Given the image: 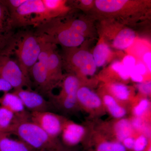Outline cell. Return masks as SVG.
<instances>
[{"mask_svg": "<svg viewBox=\"0 0 151 151\" xmlns=\"http://www.w3.org/2000/svg\"><path fill=\"white\" fill-rule=\"evenodd\" d=\"M151 1L94 0L92 12L102 20L126 25L134 24L150 12Z\"/></svg>", "mask_w": 151, "mask_h": 151, "instance_id": "6da1fadb", "label": "cell"}, {"mask_svg": "<svg viewBox=\"0 0 151 151\" xmlns=\"http://www.w3.org/2000/svg\"><path fill=\"white\" fill-rule=\"evenodd\" d=\"M42 42V40L35 32L20 31L15 33L8 46L1 52H6L11 56L14 55L23 73L31 81L30 70L37 61Z\"/></svg>", "mask_w": 151, "mask_h": 151, "instance_id": "7a4b0ae2", "label": "cell"}, {"mask_svg": "<svg viewBox=\"0 0 151 151\" xmlns=\"http://www.w3.org/2000/svg\"><path fill=\"white\" fill-rule=\"evenodd\" d=\"M35 32L45 42L64 48L81 46L86 39L72 27L67 15L48 20L37 27Z\"/></svg>", "mask_w": 151, "mask_h": 151, "instance_id": "3957f363", "label": "cell"}, {"mask_svg": "<svg viewBox=\"0 0 151 151\" xmlns=\"http://www.w3.org/2000/svg\"><path fill=\"white\" fill-rule=\"evenodd\" d=\"M17 136L21 140L37 151H47L60 143L58 139L51 137L41 127L29 119L16 118L9 135Z\"/></svg>", "mask_w": 151, "mask_h": 151, "instance_id": "277c9868", "label": "cell"}, {"mask_svg": "<svg viewBox=\"0 0 151 151\" xmlns=\"http://www.w3.org/2000/svg\"><path fill=\"white\" fill-rule=\"evenodd\" d=\"M81 45L78 47L64 48L61 55L63 68L69 73L76 76L82 84L85 78L94 76L97 68L92 52Z\"/></svg>", "mask_w": 151, "mask_h": 151, "instance_id": "5b68a950", "label": "cell"}, {"mask_svg": "<svg viewBox=\"0 0 151 151\" xmlns=\"http://www.w3.org/2000/svg\"><path fill=\"white\" fill-rule=\"evenodd\" d=\"M11 17L15 29L27 26L36 28L49 20L42 0H26Z\"/></svg>", "mask_w": 151, "mask_h": 151, "instance_id": "8992f818", "label": "cell"}, {"mask_svg": "<svg viewBox=\"0 0 151 151\" xmlns=\"http://www.w3.org/2000/svg\"><path fill=\"white\" fill-rule=\"evenodd\" d=\"M102 23L100 37L111 47L124 50L133 44L137 37L134 30L114 21L102 20Z\"/></svg>", "mask_w": 151, "mask_h": 151, "instance_id": "52a82bcc", "label": "cell"}, {"mask_svg": "<svg viewBox=\"0 0 151 151\" xmlns=\"http://www.w3.org/2000/svg\"><path fill=\"white\" fill-rule=\"evenodd\" d=\"M0 78L15 89L27 87L30 89L31 81L25 76L17 63L9 54L0 52Z\"/></svg>", "mask_w": 151, "mask_h": 151, "instance_id": "ba28073f", "label": "cell"}, {"mask_svg": "<svg viewBox=\"0 0 151 151\" xmlns=\"http://www.w3.org/2000/svg\"><path fill=\"white\" fill-rule=\"evenodd\" d=\"M42 41V47L37 61L30 70L29 78L31 76L34 83L40 90L50 97L54 89L49 76L47 61L51 43Z\"/></svg>", "mask_w": 151, "mask_h": 151, "instance_id": "9c48e42d", "label": "cell"}, {"mask_svg": "<svg viewBox=\"0 0 151 151\" xmlns=\"http://www.w3.org/2000/svg\"><path fill=\"white\" fill-rule=\"evenodd\" d=\"M30 120L41 127L50 137L58 139L67 119L48 111L32 112Z\"/></svg>", "mask_w": 151, "mask_h": 151, "instance_id": "30bf717a", "label": "cell"}, {"mask_svg": "<svg viewBox=\"0 0 151 151\" xmlns=\"http://www.w3.org/2000/svg\"><path fill=\"white\" fill-rule=\"evenodd\" d=\"M78 107L93 115H101L105 111L102 99L99 94L89 86L81 84L76 93Z\"/></svg>", "mask_w": 151, "mask_h": 151, "instance_id": "8fae6325", "label": "cell"}, {"mask_svg": "<svg viewBox=\"0 0 151 151\" xmlns=\"http://www.w3.org/2000/svg\"><path fill=\"white\" fill-rule=\"evenodd\" d=\"M14 93L20 98L25 108L32 112L48 111L50 104L41 95L30 89L14 90Z\"/></svg>", "mask_w": 151, "mask_h": 151, "instance_id": "7c38bea8", "label": "cell"}, {"mask_svg": "<svg viewBox=\"0 0 151 151\" xmlns=\"http://www.w3.org/2000/svg\"><path fill=\"white\" fill-rule=\"evenodd\" d=\"M15 29L10 13L3 0H0V52L8 46L16 32Z\"/></svg>", "mask_w": 151, "mask_h": 151, "instance_id": "4fadbf2b", "label": "cell"}, {"mask_svg": "<svg viewBox=\"0 0 151 151\" xmlns=\"http://www.w3.org/2000/svg\"><path fill=\"white\" fill-rule=\"evenodd\" d=\"M49 76L53 89L59 86L63 78L61 55L57 50L56 45L51 43L47 61Z\"/></svg>", "mask_w": 151, "mask_h": 151, "instance_id": "5bb4252c", "label": "cell"}, {"mask_svg": "<svg viewBox=\"0 0 151 151\" xmlns=\"http://www.w3.org/2000/svg\"><path fill=\"white\" fill-rule=\"evenodd\" d=\"M61 134L63 143L66 145L72 147L84 139L86 136V129L82 125L67 120Z\"/></svg>", "mask_w": 151, "mask_h": 151, "instance_id": "9a60e30c", "label": "cell"}, {"mask_svg": "<svg viewBox=\"0 0 151 151\" xmlns=\"http://www.w3.org/2000/svg\"><path fill=\"white\" fill-rule=\"evenodd\" d=\"M0 106L13 113L17 119H30V114L26 111L20 98L13 92L4 93L0 97Z\"/></svg>", "mask_w": 151, "mask_h": 151, "instance_id": "2e32d148", "label": "cell"}, {"mask_svg": "<svg viewBox=\"0 0 151 151\" xmlns=\"http://www.w3.org/2000/svg\"><path fill=\"white\" fill-rule=\"evenodd\" d=\"M106 111L116 119H123L127 115V109L109 93L103 86L99 93Z\"/></svg>", "mask_w": 151, "mask_h": 151, "instance_id": "e0dca14e", "label": "cell"}, {"mask_svg": "<svg viewBox=\"0 0 151 151\" xmlns=\"http://www.w3.org/2000/svg\"><path fill=\"white\" fill-rule=\"evenodd\" d=\"M49 19L65 16L73 12L74 9L69 1L65 0H42Z\"/></svg>", "mask_w": 151, "mask_h": 151, "instance_id": "ac0fdd59", "label": "cell"}, {"mask_svg": "<svg viewBox=\"0 0 151 151\" xmlns=\"http://www.w3.org/2000/svg\"><path fill=\"white\" fill-rule=\"evenodd\" d=\"M103 86L113 97L121 103L129 101L134 96L133 89L122 82H105Z\"/></svg>", "mask_w": 151, "mask_h": 151, "instance_id": "d6986e66", "label": "cell"}, {"mask_svg": "<svg viewBox=\"0 0 151 151\" xmlns=\"http://www.w3.org/2000/svg\"><path fill=\"white\" fill-rule=\"evenodd\" d=\"M97 68L103 67L111 59L113 52L111 47L103 38L100 37L92 52Z\"/></svg>", "mask_w": 151, "mask_h": 151, "instance_id": "ffe728a7", "label": "cell"}, {"mask_svg": "<svg viewBox=\"0 0 151 151\" xmlns=\"http://www.w3.org/2000/svg\"><path fill=\"white\" fill-rule=\"evenodd\" d=\"M82 84L79 78L74 74L69 73L63 76L62 81L59 86L61 87V90L58 95L50 96L51 98H59L61 97L76 94L78 88Z\"/></svg>", "mask_w": 151, "mask_h": 151, "instance_id": "44dd1931", "label": "cell"}, {"mask_svg": "<svg viewBox=\"0 0 151 151\" xmlns=\"http://www.w3.org/2000/svg\"><path fill=\"white\" fill-rule=\"evenodd\" d=\"M8 134L2 133L0 137V151H37L23 141L14 139Z\"/></svg>", "mask_w": 151, "mask_h": 151, "instance_id": "7402d4cb", "label": "cell"}, {"mask_svg": "<svg viewBox=\"0 0 151 151\" xmlns=\"http://www.w3.org/2000/svg\"><path fill=\"white\" fill-rule=\"evenodd\" d=\"M113 126V134L116 140L122 143L124 139L132 136L134 130L129 119H117Z\"/></svg>", "mask_w": 151, "mask_h": 151, "instance_id": "603a6c76", "label": "cell"}, {"mask_svg": "<svg viewBox=\"0 0 151 151\" xmlns=\"http://www.w3.org/2000/svg\"><path fill=\"white\" fill-rule=\"evenodd\" d=\"M52 99L59 108L67 112L75 111L79 108L76 94L67 95L61 98H52Z\"/></svg>", "mask_w": 151, "mask_h": 151, "instance_id": "cb8c5ba5", "label": "cell"}, {"mask_svg": "<svg viewBox=\"0 0 151 151\" xmlns=\"http://www.w3.org/2000/svg\"><path fill=\"white\" fill-rule=\"evenodd\" d=\"M15 119L13 113L0 106V132L9 134V131Z\"/></svg>", "mask_w": 151, "mask_h": 151, "instance_id": "d4e9b609", "label": "cell"}, {"mask_svg": "<svg viewBox=\"0 0 151 151\" xmlns=\"http://www.w3.org/2000/svg\"><path fill=\"white\" fill-rule=\"evenodd\" d=\"M94 151H127L122 143L117 140L101 139L95 145Z\"/></svg>", "mask_w": 151, "mask_h": 151, "instance_id": "484cf974", "label": "cell"}, {"mask_svg": "<svg viewBox=\"0 0 151 151\" xmlns=\"http://www.w3.org/2000/svg\"><path fill=\"white\" fill-rule=\"evenodd\" d=\"M108 69V71L117 76L119 79L123 81H127L130 78L129 71L124 67L122 61L116 60L113 61Z\"/></svg>", "mask_w": 151, "mask_h": 151, "instance_id": "4316f807", "label": "cell"}, {"mask_svg": "<svg viewBox=\"0 0 151 151\" xmlns=\"http://www.w3.org/2000/svg\"><path fill=\"white\" fill-rule=\"evenodd\" d=\"M149 100L146 98H142L133 108V114L134 117L141 118L150 108Z\"/></svg>", "mask_w": 151, "mask_h": 151, "instance_id": "83f0119b", "label": "cell"}, {"mask_svg": "<svg viewBox=\"0 0 151 151\" xmlns=\"http://www.w3.org/2000/svg\"><path fill=\"white\" fill-rule=\"evenodd\" d=\"M73 9H80L84 12L93 11L94 6V0H79L69 1Z\"/></svg>", "mask_w": 151, "mask_h": 151, "instance_id": "f1b7e54d", "label": "cell"}, {"mask_svg": "<svg viewBox=\"0 0 151 151\" xmlns=\"http://www.w3.org/2000/svg\"><path fill=\"white\" fill-rule=\"evenodd\" d=\"M150 145L148 139L146 135L142 134L135 139L132 151H144Z\"/></svg>", "mask_w": 151, "mask_h": 151, "instance_id": "f546056e", "label": "cell"}, {"mask_svg": "<svg viewBox=\"0 0 151 151\" xmlns=\"http://www.w3.org/2000/svg\"><path fill=\"white\" fill-rule=\"evenodd\" d=\"M3 1L11 14L25 2L26 0H3Z\"/></svg>", "mask_w": 151, "mask_h": 151, "instance_id": "4dcf8cb0", "label": "cell"}, {"mask_svg": "<svg viewBox=\"0 0 151 151\" xmlns=\"http://www.w3.org/2000/svg\"><path fill=\"white\" fill-rule=\"evenodd\" d=\"M122 62L124 67L129 71V73L134 68L137 63L134 57L131 55H127L124 56Z\"/></svg>", "mask_w": 151, "mask_h": 151, "instance_id": "1f68e13d", "label": "cell"}, {"mask_svg": "<svg viewBox=\"0 0 151 151\" xmlns=\"http://www.w3.org/2000/svg\"><path fill=\"white\" fill-rule=\"evenodd\" d=\"M138 88L140 92L145 95H149L151 93V81H145L139 83Z\"/></svg>", "mask_w": 151, "mask_h": 151, "instance_id": "d6a6232c", "label": "cell"}, {"mask_svg": "<svg viewBox=\"0 0 151 151\" xmlns=\"http://www.w3.org/2000/svg\"><path fill=\"white\" fill-rule=\"evenodd\" d=\"M135 140L134 138L131 136L124 139L122 143L127 150L132 151L134 145Z\"/></svg>", "mask_w": 151, "mask_h": 151, "instance_id": "836d02e7", "label": "cell"}, {"mask_svg": "<svg viewBox=\"0 0 151 151\" xmlns=\"http://www.w3.org/2000/svg\"><path fill=\"white\" fill-rule=\"evenodd\" d=\"M143 63L146 65L149 72H151V52L149 51L146 52L142 57Z\"/></svg>", "mask_w": 151, "mask_h": 151, "instance_id": "e575fe53", "label": "cell"}, {"mask_svg": "<svg viewBox=\"0 0 151 151\" xmlns=\"http://www.w3.org/2000/svg\"><path fill=\"white\" fill-rule=\"evenodd\" d=\"M134 69L137 73L142 76L147 73L148 70L147 66L143 62L137 63L135 66Z\"/></svg>", "mask_w": 151, "mask_h": 151, "instance_id": "d590c367", "label": "cell"}, {"mask_svg": "<svg viewBox=\"0 0 151 151\" xmlns=\"http://www.w3.org/2000/svg\"><path fill=\"white\" fill-rule=\"evenodd\" d=\"M13 88L10 84L4 79L0 78V92H3L4 94L9 92Z\"/></svg>", "mask_w": 151, "mask_h": 151, "instance_id": "8d00e7d4", "label": "cell"}, {"mask_svg": "<svg viewBox=\"0 0 151 151\" xmlns=\"http://www.w3.org/2000/svg\"><path fill=\"white\" fill-rule=\"evenodd\" d=\"M47 151H66L64 148L62 146L61 144H60L58 145L51 150H49Z\"/></svg>", "mask_w": 151, "mask_h": 151, "instance_id": "74e56055", "label": "cell"}, {"mask_svg": "<svg viewBox=\"0 0 151 151\" xmlns=\"http://www.w3.org/2000/svg\"><path fill=\"white\" fill-rule=\"evenodd\" d=\"M151 145L150 144V145H149V146H148L147 147V149H146L144 151H151Z\"/></svg>", "mask_w": 151, "mask_h": 151, "instance_id": "f35d334b", "label": "cell"}, {"mask_svg": "<svg viewBox=\"0 0 151 151\" xmlns=\"http://www.w3.org/2000/svg\"><path fill=\"white\" fill-rule=\"evenodd\" d=\"M2 134V133H1V132H0V137H1V135Z\"/></svg>", "mask_w": 151, "mask_h": 151, "instance_id": "ab89813d", "label": "cell"}]
</instances>
